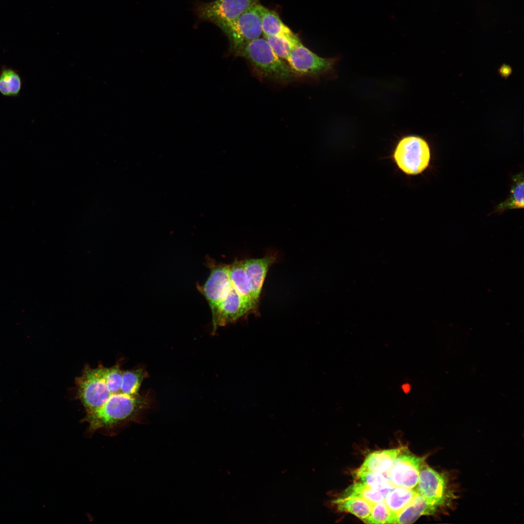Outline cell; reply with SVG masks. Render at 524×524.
<instances>
[{"mask_svg":"<svg viewBox=\"0 0 524 524\" xmlns=\"http://www.w3.org/2000/svg\"><path fill=\"white\" fill-rule=\"evenodd\" d=\"M144 378L138 369L101 374L97 368L86 381L82 400L85 410L82 422L88 424L89 432L139 422L151 404L147 393H139Z\"/></svg>","mask_w":524,"mask_h":524,"instance_id":"cell-1","label":"cell"},{"mask_svg":"<svg viewBox=\"0 0 524 524\" xmlns=\"http://www.w3.org/2000/svg\"><path fill=\"white\" fill-rule=\"evenodd\" d=\"M238 56L246 60L261 78L287 84L298 77L288 64L274 53L264 37H259L248 43Z\"/></svg>","mask_w":524,"mask_h":524,"instance_id":"cell-2","label":"cell"},{"mask_svg":"<svg viewBox=\"0 0 524 524\" xmlns=\"http://www.w3.org/2000/svg\"><path fill=\"white\" fill-rule=\"evenodd\" d=\"M258 0H214L197 1L194 12L198 19L212 23L220 29L230 24Z\"/></svg>","mask_w":524,"mask_h":524,"instance_id":"cell-3","label":"cell"},{"mask_svg":"<svg viewBox=\"0 0 524 524\" xmlns=\"http://www.w3.org/2000/svg\"><path fill=\"white\" fill-rule=\"evenodd\" d=\"M257 3L230 24L221 30L228 37L229 50L238 56L248 43L262 34L261 17Z\"/></svg>","mask_w":524,"mask_h":524,"instance_id":"cell-4","label":"cell"},{"mask_svg":"<svg viewBox=\"0 0 524 524\" xmlns=\"http://www.w3.org/2000/svg\"><path fill=\"white\" fill-rule=\"evenodd\" d=\"M415 490L437 510L450 505L455 498L446 477L430 467L425 461L420 467Z\"/></svg>","mask_w":524,"mask_h":524,"instance_id":"cell-5","label":"cell"},{"mask_svg":"<svg viewBox=\"0 0 524 524\" xmlns=\"http://www.w3.org/2000/svg\"><path fill=\"white\" fill-rule=\"evenodd\" d=\"M396 163L403 172L416 175L428 165L430 159L429 146L426 141L415 136H407L398 143L394 153Z\"/></svg>","mask_w":524,"mask_h":524,"instance_id":"cell-6","label":"cell"},{"mask_svg":"<svg viewBox=\"0 0 524 524\" xmlns=\"http://www.w3.org/2000/svg\"><path fill=\"white\" fill-rule=\"evenodd\" d=\"M338 60L321 57L300 42L292 49L287 61L298 76L318 77L333 71Z\"/></svg>","mask_w":524,"mask_h":524,"instance_id":"cell-7","label":"cell"},{"mask_svg":"<svg viewBox=\"0 0 524 524\" xmlns=\"http://www.w3.org/2000/svg\"><path fill=\"white\" fill-rule=\"evenodd\" d=\"M426 458V457H418L404 449L395 458L385 475L393 486L415 490L420 468Z\"/></svg>","mask_w":524,"mask_h":524,"instance_id":"cell-8","label":"cell"},{"mask_svg":"<svg viewBox=\"0 0 524 524\" xmlns=\"http://www.w3.org/2000/svg\"><path fill=\"white\" fill-rule=\"evenodd\" d=\"M214 331L218 326L236 322L250 312H255L251 304L232 287L226 298L212 311Z\"/></svg>","mask_w":524,"mask_h":524,"instance_id":"cell-9","label":"cell"},{"mask_svg":"<svg viewBox=\"0 0 524 524\" xmlns=\"http://www.w3.org/2000/svg\"><path fill=\"white\" fill-rule=\"evenodd\" d=\"M231 287L229 265L219 264L212 267L210 275L202 288V294L212 311L226 298Z\"/></svg>","mask_w":524,"mask_h":524,"instance_id":"cell-10","label":"cell"},{"mask_svg":"<svg viewBox=\"0 0 524 524\" xmlns=\"http://www.w3.org/2000/svg\"><path fill=\"white\" fill-rule=\"evenodd\" d=\"M275 261L276 257L273 256L244 261L245 268L251 285L253 297L257 305L268 270Z\"/></svg>","mask_w":524,"mask_h":524,"instance_id":"cell-11","label":"cell"},{"mask_svg":"<svg viewBox=\"0 0 524 524\" xmlns=\"http://www.w3.org/2000/svg\"><path fill=\"white\" fill-rule=\"evenodd\" d=\"M258 8L261 17L263 35L282 37L294 43L301 41L292 31L282 21L275 12L259 3Z\"/></svg>","mask_w":524,"mask_h":524,"instance_id":"cell-12","label":"cell"},{"mask_svg":"<svg viewBox=\"0 0 524 524\" xmlns=\"http://www.w3.org/2000/svg\"><path fill=\"white\" fill-rule=\"evenodd\" d=\"M436 511L433 506L417 493L411 501L396 514L394 524H412L421 516L432 515Z\"/></svg>","mask_w":524,"mask_h":524,"instance_id":"cell-13","label":"cell"},{"mask_svg":"<svg viewBox=\"0 0 524 524\" xmlns=\"http://www.w3.org/2000/svg\"><path fill=\"white\" fill-rule=\"evenodd\" d=\"M405 448L402 447L374 451L367 456L359 469L385 473L390 468L397 456Z\"/></svg>","mask_w":524,"mask_h":524,"instance_id":"cell-14","label":"cell"},{"mask_svg":"<svg viewBox=\"0 0 524 524\" xmlns=\"http://www.w3.org/2000/svg\"><path fill=\"white\" fill-rule=\"evenodd\" d=\"M229 274L232 287L253 307L255 311L258 305L255 302L250 282L246 273L244 261H235L229 265Z\"/></svg>","mask_w":524,"mask_h":524,"instance_id":"cell-15","label":"cell"},{"mask_svg":"<svg viewBox=\"0 0 524 524\" xmlns=\"http://www.w3.org/2000/svg\"><path fill=\"white\" fill-rule=\"evenodd\" d=\"M341 512L350 513L362 521L367 518L373 504L362 498L355 497H338L331 501Z\"/></svg>","mask_w":524,"mask_h":524,"instance_id":"cell-16","label":"cell"},{"mask_svg":"<svg viewBox=\"0 0 524 524\" xmlns=\"http://www.w3.org/2000/svg\"><path fill=\"white\" fill-rule=\"evenodd\" d=\"M417 493L414 489L393 486L387 492L384 501L391 512L396 516Z\"/></svg>","mask_w":524,"mask_h":524,"instance_id":"cell-17","label":"cell"},{"mask_svg":"<svg viewBox=\"0 0 524 524\" xmlns=\"http://www.w3.org/2000/svg\"><path fill=\"white\" fill-rule=\"evenodd\" d=\"M22 78L18 71L3 66L0 69V93L4 97L19 96L22 87Z\"/></svg>","mask_w":524,"mask_h":524,"instance_id":"cell-18","label":"cell"},{"mask_svg":"<svg viewBox=\"0 0 524 524\" xmlns=\"http://www.w3.org/2000/svg\"><path fill=\"white\" fill-rule=\"evenodd\" d=\"M355 475L356 481L380 491L385 495L388 491L393 487L386 475H385L381 473L360 470L358 469Z\"/></svg>","mask_w":524,"mask_h":524,"instance_id":"cell-19","label":"cell"},{"mask_svg":"<svg viewBox=\"0 0 524 524\" xmlns=\"http://www.w3.org/2000/svg\"><path fill=\"white\" fill-rule=\"evenodd\" d=\"M385 494L358 481L350 485L338 497H355L362 498L373 505L384 500Z\"/></svg>","mask_w":524,"mask_h":524,"instance_id":"cell-20","label":"cell"},{"mask_svg":"<svg viewBox=\"0 0 524 524\" xmlns=\"http://www.w3.org/2000/svg\"><path fill=\"white\" fill-rule=\"evenodd\" d=\"M523 208V177L522 175H518L514 178V183L508 198L498 206L497 210L501 212L507 209Z\"/></svg>","mask_w":524,"mask_h":524,"instance_id":"cell-21","label":"cell"},{"mask_svg":"<svg viewBox=\"0 0 524 524\" xmlns=\"http://www.w3.org/2000/svg\"><path fill=\"white\" fill-rule=\"evenodd\" d=\"M395 518L383 500L373 505L369 516L362 521L366 524H394Z\"/></svg>","mask_w":524,"mask_h":524,"instance_id":"cell-22","label":"cell"},{"mask_svg":"<svg viewBox=\"0 0 524 524\" xmlns=\"http://www.w3.org/2000/svg\"><path fill=\"white\" fill-rule=\"evenodd\" d=\"M274 53L280 58L287 61L288 56L297 43H293L287 39L276 35H264Z\"/></svg>","mask_w":524,"mask_h":524,"instance_id":"cell-23","label":"cell"},{"mask_svg":"<svg viewBox=\"0 0 524 524\" xmlns=\"http://www.w3.org/2000/svg\"><path fill=\"white\" fill-rule=\"evenodd\" d=\"M402 389L405 393H408L410 390V387L408 384H405L402 386Z\"/></svg>","mask_w":524,"mask_h":524,"instance_id":"cell-24","label":"cell"}]
</instances>
